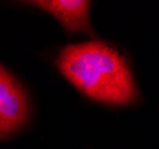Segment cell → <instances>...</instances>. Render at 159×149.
<instances>
[{"label": "cell", "instance_id": "cell-1", "mask_svg": "<svg viewBox=\"0 0 159 149\" xmlns=\"http://www.w3.org/2000/svg\"><path fill=\"white\" fill-rule=\"evenodd\" d=\"M57 67L80 92L98 102L129 105L138 91L126 60L103 42H88L65 47Z\"/></svg>", "mask_w": 159, "mask_h": 149}, {"label": "cell", "instance_id": "cell-2", "mask_svg": "<svg viewBox=\"0 0 159 149\" xmlns=\"http://www.w3.org/2000/svg\"><path fill=\"white\" fill-rule=\"evenodd\" d=\"M28 113L29 104L24 90L0 64V140L19 130Z\"/></svg>", "mask_w": 159, "mask_h": 149}, {"label": "cell", "instance_id": "cell-3", "mask_svg": "<svg viewBox=\"0 0 159 149\" xmlns=\"http://www.w3.org/2000/svg\"><path fill=\"white\" fill-rule=\"evenodd\" d=\"M62 24L68 32H85L93 36L90 23V1L83 0H37L30 1Z\"/></svg>", "mask_w": 159, "mask_h": 149}]
</instances>
